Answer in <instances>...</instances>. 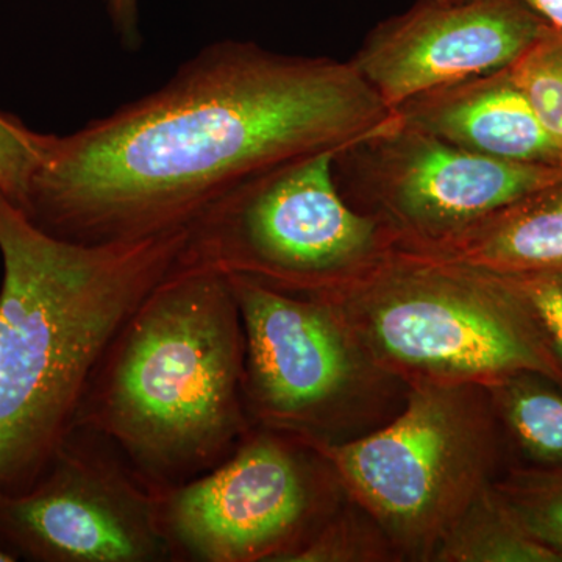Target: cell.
Returning <instances> with one entry per match:
<instances>
[{
  "mask_svg": "<svg viewBox=\"0 0 562 562\" xmlns=\"http://www.w3.org/2000/svg\"><path fill=\"white\" fill-rule=\"evenodd\" d=\"M394 557L431 561L443 536L501 476L505 441L482 386H408L394 420L341 442H306Z\"/></svg>",
  "mask_w": 562,
  "mask_h": 562,
  "instance_id": "5b68a950",
  "label": "cell"
},
{
  "mask_svg": "<svg viewBox=\"0 0 562 562\" xmlns=\"http://www.w3.org/2000/svg\"><path fill=\"white\" fill-rule=\"evenodd\" d=\"M187 227L136 241L55 238L0 192V494L38 482L77 427L111 339L176 269Z\"/></svg>",
  "mask_w": 562,
  "mask_h": 562,
  "instance_id": "7a4b0ae2",
  "label": "cell"
},
{
  "mask_svg": "<svg viewBox=\"0 0 562 562\" xmlns=\"http://www.w3.org/2000/svg\"><path fill=\"white\" fill-rule=\"evenodd\" d=\"M494 276L524 303L562 360V271Z\"/></svg>",
  "mask_w": 562,
  "mask_h": 562,
  "instance_id": "ffe728a7",
  "label": "cell"
},
{
  "mask_svg": "<svg viewBox=\"0 0 562 562\" xmlns=\"http://www.w3.org/2000/svg\"><path fill=\"white\" fill-rule=\"evenodd\" d=\"M438 562H561L532 539L498 497L494 484L468 506L432 554Z\"/></svg>",
  "mask_w": 562,
  "mask_h": 562,
  "instance_id": "9a60e30c",
  "label": "cell"
},
{
  "mask_svg": "<svg viewBox=\"0 0 562 562\" xmlns=\"http://www.w3.org/2000/svg\"><path fill=\"white\" fill-rule=\"evenodd\" d=\"M18 561V558L14 557L13 553H10L5 547L0 543V562H14Z\"/></svg>",
  "mask_w": 562,
  "mask_h": 562,
  "instance_id": "603a6c76",
  "label": "cell"
},
{
  "mask_svg": "<svg viewBox=\"0 0 562 562\" xmlns=\"http://www.w3.org/2000/svg\"><path fill=\"white\" fill-rule=\"evenodd\" d=\"M227 277V276H225ZM244 331V397L255 427L341 442L387 380L321 297L227 277Z\"/></svg>",
  "mask_w": 562,
  "mask_h": 562,
  "instance_id": "ba28073f",
  "label": "cell"
},
{
  "mask_svg": "<svg viewBox=\"0 0 562 562\" xmlns=\"http://www.w3.org/2000/svg\"><path fill=\"white\" fill-rule=\"evenodd\" d=\"M353 209L382 222L402 249L452 238L509 203L562 179V166L495 160L392 117L335 157Z\"/></svg>",
  "mask_w": 562,
  "mask_h": 562,
  "instance_id": "9c48e42d",
  "label": "cell"
},
{
  "mask_svg": "<svg viewBox=\"0 0 562 562\" xmlns=\"http://www.w3.org/2000/svg\"><path fill=\"white\" fill-rule=\"evenodd\" d=\"M550 25L519 0H417L379 22L350 61L394 110L420 92L508 68Z\"/></svg>",
  "mask_w": 562,
  "mask_h": 562,
  "instance_id": "8fae6325",
  "label": "cell"
},
{
  "mask_svg": "<svg viewBox=\"0 0 562 562\" xmlns=\"http://www.w3.org/2000/svg\"><path fill=\"white\" fill-rule=\"evenodd\" d=\"M392 117L351 61L217 41L158 90L52 135L20 210L65 241H136L187 227L255 173L341 150Z\"/></svg>",
  "mask_w": 562,
  "mask_h": 562,
  "instance_id": "6da1fadb",
  "label": "cell"
},
{
  "mask_svg": "<svg viewBox=\"0 0 562 562\" xmlns=\"http://www.w3.org/2000/svg\"><path fill=\"white\" fill-rule=\"evenodd\" d=\"M514 468L562 471V382L542 372L520 371L484 387Z\"/></svg>",
  "mask_w": 562,
  "mask_h": 562,
  "instance_id": "5bb4252c",
  "label": "cell"
},
{
  "mask_svg": "<svg viewBox=\"0 0 562 562\" xmlns=\"http://www.w3.org/2000/svg\"><path fill=\"white\" fill-rule=\"evenodd\" d=\"M494 490L520 527L562 562V471L512 468Z\"/></svg>",
  "mask_w": 562,
  "mask_h": 562,
  "instance_id": "2e32d148",
  "label": "cell"
},
{
  "mask_svg": "<svg viewBox=\"0 0 562 562\" xmlns=\"http://www.w3.org/2000/svg\"><path fill=\"white\" fill-rule=\"evenodd\" d=\"M114 32L127 49L140 46L139 0H103Z\"/></svg>",
  "mask_w": 562,
  "mask_h": 562,
  "instance_id": "44dd1931",
  "label": "cell"
},
{
  "mask_svg": "<svg viewBox=\"0 0 562 562\" xmlns=\"http://www.w3.org/2000/svg\"><path fill=\"white\" fill-rule=\"evenodd\" d=\"M530 7L543 20L549 21L553 27L562 29V0H519Z\"/></svg>",
  "mask_w": 562,
  "mask_h": 562,
  "instance_id": "7402d4cb",
  "label": "cell"
},
{
  "mask_svg": "<svg viewBox=\"0 0 562 562\" xmlns=\"http://www.w3.org/2000/svg\"><path fill=\"white\" fill-rule=\"evenodd\" d=\"M77 427L105 436L158 495L227 461L255 427L227 277L177 262L103 351Z\"/></svg>",
  "mask_w": 562,
  "mask_h": 562,
  "instance_id": "3957f363",
  "label": "cell"
},
{
  "mask_svg": "<svg viewBox=\"0 0 562 562\" xmlns=\"http://www.w3.org/2000/svg\"><path fill=\"white\" fill-rule=\"evenodd\" d=\"M158 498L105 436L76 427L38 482L0 494V543L35 562H172Z\"/></svg>",
  "mask_w": 562,
  "mask_h": 562,
  "instance_id": "30bf717a",
  "label": "cell"
},
{
  "mask_svg": "<svg viewBox=\"0 0 562 562\" xmlns=\"http://www.w3.org/2000/svg\"><path fill=\"white\" fill-rule=\"evenodd\" d=\"M321 299L369 361L406 386L487 387L520 371L562 382L560 355L492 272L395 247L361 279Z\"/></svg>",
  "mask_w": 562,
  "mask_h": 562,
  "instance_id": "277c9868",
  "label": "cell"
},
{
  "mask_svg": "<svg viewBox=\"0 0 562 562\" xmlns=\"http://www.w3.org/2000/svg\"><path fill=\"white\" fill-rule=\"evenodd\" d=\"M338 512L314 531L312 538L284 562L384 561L394 557L390 543L371 517Z\"/></svg>",
  "mask_w": 562,
  "mask_h": 562,
  "instance_id": "ac0fdd59",
  "label": "cell"
},
{
  "mask_svg": "<svg viewBox=\"0 0 562 562\" xmlns=\"http://www.w3.org/2000/svg\"><path fill=\"white\" fill-rule=\"evenodd\" d=\"M341 490L312 446L254 427L213 471L158 498L172 562H284L335 508Z\"/></svg>",
  "mask_w": 562,
  "mask_h": 562,
  "instance_id": "52a82bcc",
  "label": "cell"
},
{
  "mask_svg": "<svg viewBox=\"0 0 562 562\" xmlns=\"http://www.w3.org/2000/svg\"><path fill=\"white\" fill-rule=\"evenodd\" d=\"M52 135L33 132L10 114L0 111V192L16 209L24 205L40 171Z\"/></svg>",
  "mask_w": 562,
  "mask_h": 562,
  "instance_id": "d6986e66",
  "label": "cell"
},
{
  "mask_svg": "<svg viewBox=\"0 0 562 562\" xmlns=\"http://www.w3.org/2000/svg\"><path fill=\"white\" fill-rule=\"evenodd\" d=\"M338 151L280 162L224 192L187 225L179 265L305 297L361 279L397 239L344 199L333 169Z\"/></svg>",
  "mask_w": 562,
  "mask_h": 562,
  "instance_id": "8992f818",
  "label": "cell"
},
{
  "mask_svg": "<svg viewBox=\"0 0 562 562\" xmlns=\"http://www.w3.org/2000/svg\"><path fill=\"white\" fill-rule=\"evenodd\" d=\"M392 111L408 127L483 157L562 166L509 66L420 92Z\"/></svg>",
  "mask_w": 562,
  "mask_h": 562,
  "instance_id": "7c38bea8",
  "label": "cell"
},
{
  "mask_svg": "<svg viewBox=\"0 0 562 562\" xmlns=\"http://www.w3.org/2000/svg\"><path fill=\"white\" fill-rule=\"evenodd\" d=\"M509 72L562 155V29L550 25Z\"/></svg>",
  "mask_w": 562,
  "mask_h": 562,
  "instance_id": "e0dca14e",
  "label": "cell"
},
{
  "mask_svg": "<svg viewBox=\"0 0 562 562\" xmlns=\"http://www.w3.org/2000/svg\"><path fill=\"white\" fill-rule=\"evenodd\" d=\"M408 250L494 273L562 271V179L446 241Z\"/></svg>",
  "mask_w": 562,
  "mask_h": 562,
  "instance_id": "4fadbf2b",
  "label": "cell"
}]
</instances>
